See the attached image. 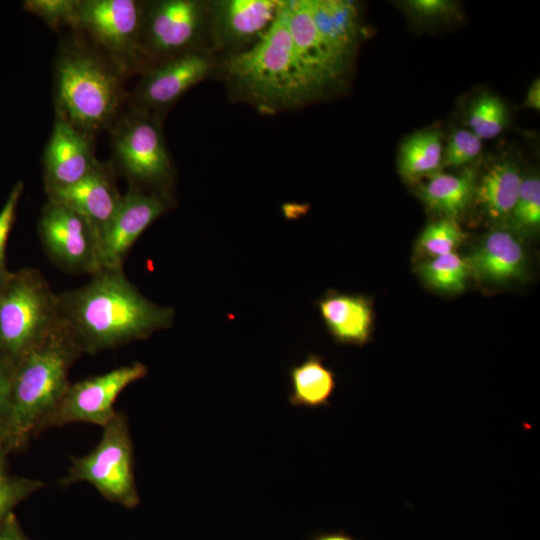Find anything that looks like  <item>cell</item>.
<instances>
[{
    "instance_id": "obj_20",
    "label": "cell",
    "mask_w": 540,
    "mask_h": 540,
    "mask_svg": "<svg viewBox=\"0 0 540 540\" xmlns=\"http://www.w3.org/2000/svg\"><path fill=\"white\" fill-rule=\"evenodd\" d=\"M469 269L481 280L502 283L522 275L525 254L519 240L504 230L489 233L467 259Z\"/></svg>"
},
{
    "instance_id": "obj_10",
    "label": "cell",
    "mask_w": 540,
    "mask_h": 540,
    "mask_svg": "<svg viewBox=\"0 0 540 540\" xmlns=\"http://www.w3.org/2000/svg\"><path fill=\"white\" fill-rule=\"evenodd\" d=\"M37 231L46 255L60 269L90 276L102 270L99 232L74 209L47 198Z\"/></svg>"
},
{
    "instance_id": "obj_24",
    "label": "cell",
    "mask_w": 540,
    "mask_h": 540,
    "mask_svg": "<svg viewBox=\"0 0 540 540\" xmlns=\"http://www.w3.org/2000/svg\"><path fill=\"white\" fill-rule=\"evenodd\" d=\"M442 137L438 130L414 133L401 145L398 172L408 183H415L439 172L442 165Z\"/></svg>"
},
{
    "instance_id": "obj_35",
    "label": "cell",
    "mask_w": 540,
    "mask_h": 540,
    "mask_svg": "<svg viewBox=\"0 0 540 540\" xmlns=\"http://www.w3.org/2000/svg\"><path fill=\"white\" fill-rule=\"evenodd\" d=\"M0 540H30L13 512L0 523Z\"/></svg>"
},
{
    "instance_id": "obj_7",
    "label": "cell",
    "mask_w": 540,
    "mask_h": 540,
    "mask_svg": "<svg viewBox=\"0 0 540 540\" xmlns=\"http://www.w3.org/2000/svg\"><path fill=\"white\" fill-rule=\"evenodd\" d=\"M102 429L100 441L89 453L71 457L68 474L59 485L87 482L111 503L134 509L141 500L135 481L134 446L127 416L117 411Z\"/></svg>"
},
{
    "instance_id": "obj_32",
    "label": "cell",
    "mask_w": 540,
    "mask_h": 540,
    "mask_svg": "<svg viewBox=\"0 0 540 540\" xmlns=\"http://www.w3.org/2000/svg\"><path fill=\"white\" fill-rule=\"evenodd\" d=\"M24 190L23 181H17L0 210V284L8 277L10 270L6 263V248L15 223L17 208Z\"/></svg>"
},
{
    "instance_id": "obj_4",
    "label": "cell",
    "mask_w": 540,
    "mask_h": 540,
    "mask_svg": "<svg viewBox=\"0 0 540 540\" xmlns=\"http://www.w3.org/2000/svg\"><path fill=\"white\" fill-rule=\"evenodd\" d=\"M53 75L56 115L92 135L110 129L130 97L112 62L78 41L61 46Z\"/></svg>"
},
{
    "instance_id": "obj_8",
    "label": "cell",
    "mask_w": 540,
    "mask_h": 540,
    "mask_svg": "<svg viewBox=\"0 0 540 540\" xmlns=\"http://www.w3.org/2000/svg\"><path fill=\"white\" fill-rule=\"evenodd\" d=\"M143 12L144 1L139 0L80 1V31L124 77L150 67L141 41Z\"/></svg>"
},
{
    "instance_id": "obj_30",
    "label": "cell",
    "mask_w": 540,
    "mask_h": 540,
    "mask_svg": "<svg viewBox=\"0 0 540 540\" xmlns=\"http://www.w3.org/2000/svg\"><path fill=\"white\" fill-rule=\"evenodd\" d=\"M524 228H536L540 223V179L537 175L523 178L517 201L511 214Z\"/></svg>"
},
{
    "instance_id": "obj_18",
    "label": "cell",
    "mask_w": 540,
    "mask_h": 540,
    "mask_svg": "<svg viewBox=\"0 0 540 540\" xmlns=\"http://www.w3.org/2000/svg\"><path fill=\"white\" fill-rule=\"evenodd\" d=\"M316 29L329 50L351 72L363 37L359 6L350 0H308Z\"/></svg>"
},
{
    "instance_id": "obj_6",
    "label": "cell",
    "mask_w": 540,
    "mask_h": 540,
    "mask_svg": "<svg viewBox=\"0 0 540 540\" xmlns=\"http://www.w3.org/2000/svg\"><path fill=\"white\" fill-rule=\"evenodd\" d=\"M163 117L130 107L110 127L116 175L129 188L174 198L176 168L163 131Z\"/></svg>"
},
{
    "instance_id": "obj_25",
    "label": "cell",
    "mask_w": 540,
    "mask_h": 540,
    "mask_svg": "<svg viewBox=\"0 0 540 540\" xmlns=\"http://www.w3.org/2000/svg\"><path fill=\"white\" fill-rule=\"evenodd\" d=\"M469 271L467 259L456 252L431 258L419 267V272L427 284L448 293L464 290Z\"/></svg>"
},
{
    "instance_id": "obj_29",
    "label": "cell",
    "mask_w": 540,
    "mask_h": 540,
    "mask_svg": "<svg viewBox=\"0 0 540 540\" xmlns=\"http://www.w3.org/2000/svg\"><path fill=\"white\" fill-rule=\"evenodd\" d=\"M6 458L7 456L0 458V523L16 506L45 485L38 479L9 474Z\"/></svg>"
},
{
    "instance_id": "obj_1",
    "label": "cell",
    "mask_w": 540,
    "mask_h": 540,
    "mask_svg": "<svg viewBox=\"0 0 540 540\" xmlns=\"http://www.w3.org/2000/svg\"><path fill=\"white\" fill-rule=\"evenodd\" d=\"M61 319L83 354L96 355L170 328L175 311L147 299L124 269L104 268L85 285L58 293Z\"/></svg>"
},
{
    "instance_id": "obj_36",
    "label": "cell",
    "mask_w": 540,
    "mask_h": 540,
    "mask_svg": "<svg viewBox=\"0 0 540 540\" xmlns=\"http://www.w3.org/2000/svg\"><path fill=\"white\" fill-rule=\"evenodd\" d=\"M524 107L526 108H532L535 110L540 109V81L539 78H537L528 88L525 101H524Z\"/></svg>"
},
{
    "instance_id": "obj_11",
    "label": "cell",
    "mask_w": 540,
    "mask_h": 540,
    "mask_svg": "<svg viewBox=\"0 0 540 540\" xmlns=\"http://www.w3.org/2000/svg\"><path fill=\"white\" fill-rule=\"evenodd\" d=\"M218 64V57L210 50L190 51L157 62L141 73L129 97L130 107L164 118L189 90L215 76Z\"/></svg>"
},
{
    "instance_id": "obj_3",
    "label": "cell",
    "mask_w": 540,
    "mask_h": 540,
    "mask_svg": "<svg viewBox=\"0 0 540 540\" xmlns=\"http://www.w3.org/2000/svg\"><path fill=\"white\" fill-rule=\"evenodd\" d=\"M63 321L15 366L11 374L10 416L2 451H22L42 431L65 394L69 372L82 355Z\"/></svg>"
},
{
    "instance_id": "obj_13",
    "label": "cell",
    "mask_w": 540,
    "mask_h": 540,
    "mask_svg": "<svg viewBox=\"0 0 540 540\" xmlns=\"http://www.w3.org/2000/svg\"><path fill=\"white\" fill-rule=\"evenodd\" d=\"M284 0H209L211 51L218 57L255 46L277 20Z\"/></svg>"
},
{
    "instance_id": "obj_5",
    "label": "cell",
    "mask_w": 540,
    "mask_h": 540,
    "mask_svg": "<svg viewBox=\"0 0 540 540\" xmlns=\"http://www.w3.org/2000/svg\"><path fill=\"white\" fill-rule=\"evenodd\" d=\"M58 293L34 268L11 271L0 284V359L12 371L60 323Z\"/></svg>"
},
{
    "instance_id": "obj_23",
    "label": "cell",
    "mask_w": 540,
    "mask_h": 540,
    "mask_svg": "<svg viewBox=\"0 0 540 540\" xmlns=\"http://www.w3.org/2000/svg\"><path fill=\"white\" fill-rule=\"evenodd\" d=\"M475 189V172L472 169L457 175L439 171L428 177L420 188V195L431 210L454 219L467 207Z\"/></svg>"
},
{
    "instance_id": "obj_28",
    "label": "cell",
    "mask_w": 540,
    "mask_h": 540,
    "mask_svg": "<svg viewBox=\"0 0 540 540\" xmlns=\"http://www.w3.org/2000/svg\"><path fill=\"white\" fill-rule=\"evenodd\" d=\"M80 1L81 0H26L23 8L42 19L51 29L59 30L69 26L76 32L80 31Z\"/></svg>"
},
{
    "instance_id": "obj_33",
    "label": "cell",
    "mask_w": 540,
    "mask_h": 540,
    "mask_svg": "<svg viewBox=\"0 0 540 540\" xmlns=\"http://www.w3.org/2000/svg\"><path fill=\"white\" fill-rule=\"evenodd\" d=\"M409 10L422 20H435L455 13L454 2L447 0H410L406 2Z\"/></svg>"
},
{
    "instance_id": "obj_22",
    "label": "cell",
    "mask_w": 540,
    "mask_h": 540,
    "mask_svg": "<svg viewBox=\"0 0 540 540\" xmlns=\"http://www.w3.org/2000/svg\"><path fill=\"white\" fill-rule=\"evenodd\" d=\"M522 180L514 162H497L487 170L476 186L477 202L490 218L505 219L513 212Z\"/></svg>"
},
{
    "instance_id": "obj_16",
    "label": "cell",
    "mask_w": 540,
    "mask_h": 540,
    "mask_svg": "<svg viewBox=\"0 0 540 540\" xmlns=\"http://www.w3.org/2000/svg\"><path fill=\"white\" fill-rule=\"evenodd\" d=\"M98 162L93 135L56 115L42 157L44 189L70 186L84 178Z\"/></svg>"
},
{
    "instance_id": "obj_2",
    "label": "cell",
    "mask_w": 540,
    "mask_h": 540,
    "mask_svg": "<svg viewBox=\"0 0 540 540\" xmlns=\"http://www.w3.org/2000/svg\"><path fill=\"white\" fill-rule=\"evenodd\" d=\"M284 4L255 46L218 58L215 76L225 84L229 99L246 103L262 115L295 111L315 102L294 55Z\"/></svg>"
},
{
    "instance_id": "obj_15",
    "label": "cell",
    "mask_w": 540,
    "mask_h": 540,
    "mask_svg": "<svg viewBox=\"0 0 540 540\" xmlns=\"http://www.w3.org/2000/svg\"><path fill=\"white\" fill-rule=\"evenodd\" d=\"M175 199L129 188L100 236L102 269H120L130 249L143 232L170 211Z\"/></svg>"
},
{
    "instance_id": "obj_12",
    "label": "cell",
    "mask_w": 540,
    "mask_h": 540,
    "mask_svg": "<svg viewBox=\"0 0 540 540\" xmlns=\"http://www.w3.org/2000/svg\"><path fill=\"white\" fill-rule=\"evenodd\" d=\"M148 374V368L136 361L103 374L70 383L51 415L48 428L72 423L104 427L116 414L119 395L131 384Z\"/></svg>"
},
{
    "instance_id": "obj_34",
    "label": "cell",
    "mask_w": 540,
    "mask_h": 540,
    "mask_svg": "<svg viewBox=\"0 0 540 540\" xmlns=\"http://www.w3.org/2000/svg\"><path fill=\"white\" fill-rule=\"evenodd\" d=\"M11 371L0 359V450L6 436L10 416Z\"/></svg>"
},
{
    "instance_id": "obj_37",
    "label": "cell",
    "mask_w": 540,
    "mask_h": 540,
    "mask_svg": "<svg viewBox=\"0 0 540 540\" xmlns=\"http://www.w3.org/2000/svg\"><path fill=\"white\" fill-rule=\"evenodd\" d=\"M314 540H354L343 533H327L316 537Z\"/></svg>"
},
{
    "instance_id": "obj_14",
    "label": "cell",
    "mask_w": 540,
    "mask_h": 540,
    "mask_svg": "<svg viewBox=\"0 0 540 540\" xmlns=\"http://www.w3.org/2000/svg\"><path fill=\"white\" fill-rule=\"evenodd\" d=\"M284 10L296 61L315 101L340 90L350 71L321 39L308 0H285Z\"/></svg>"
},
{
    "instance_id": "obj_21",
    "label": "cell",
    "mask_w": 540,
    "mask_h": 540,
    "mask_svg": "<svg viewBox=\"0 0 540 540\" xmlns=\"http://www.w3.org/2000/svg\"><path fill=\"white\" fill-rule=\"evenodd\" d=\"M291 392L288 401L295 407L316 409L330 405L336 388V374L327 367L323 358L309 354L289 370Z\"/></svg>"
},
{
    "instance_id": "obj_27",
    "label": "cell",
    "mask_w": 540,
    "mask_h": 540,
    "mask_svg": "<svg viewBox=\"0 0 540 540\" xmlns=\"http://www.w3.org/2000/svg\"><path fill=\"white\" fill-rule=\"evenodd\" d=\"M465 234L453 218L445 217L425 227L417 241L418 250L431 258L456 252Z\"/></svg>"
},
{
    "instance_id": "obj_31",
    "label": "cell",
    "mask_w": 540,
    "mask_h": 540,
    "mask_svg": "<svg viewBox=\"0 0 540 540\" xmlns=\"http://www.w3.org/2000/svg\"><path fill=\"white\" fill-rule=\"evenodd\" d=\"M482 140L469 129H456L443 149L442 165L461 167L472 162L482 151Z\"/></svg>"
},
{
    "instance_id": "obj_38",
    "label": "cell",
    "mask_w": 540,
    "mask_h": 540,
    "mask_svg": "<svg viewBox=\"0 0 540 540\" xmlns=\"http://www.w3.org/2000/svg\"><path fill=\"white\" fill-rule=\"evenodd\" d=\"M3 456H7L3 451L0 450V458Z\"/></svg>"
},
{
    "instance_id": "obj_17",
    "label": "cell",
    "mask_w": 540,
    "mask_h": 540,
    "mask_svg": "<svg viewBox=\"0 0 540 540\" xmlns=\"http://www.w3.org/2000/svg\"><path fill=\"white\" fill-rule=\"evenodd\" d=\"M116 177L110 163L99 161L80 181L45 192L48 199L62 203L87 218L101 236L122 200Z\"/></svg>"
},
{
    "instance_id": "obj_26",
    "label": "cell",
    "mask_w": 540,
    "mask_h": 540,
    "mask_svg": "<svg viewBox=\"0 0 540 540\" xmlns=\"http://www.w3.org/2000/svg\"><path fill=\"white\" fill-rule=\"evenodd\" d=\"M508 113L500 98L492 94L479 96L472 104L468 125L481 140L498 136L506 127Z\"/></svg>"
},
{
    "instance_id": "obj_9",
    "label": "cell",
    "mask_w": 540,
    "mask_h": 540,
    "mask_svg": "<svg viewBox=\"0 0 540 540\" xmlns=\"http://www.w3.org/2000/svg\"><path fill=\"white\" fill-rule=\"evenodd\" d=\"M141 41L150 66L190 51H211L209 0L144 1Z\"/></svg>"
},
{
    "instance_id": "obj_19",
    "label": "cell",
    "mask_w": 540,
    "mask_h": 540,
    "mask_svg": "<svg viewBox=\"0 0 540 540\" xmlns=\"http://www.w3.org/2000/svg\"><path fill=\"white\" fill-rule=\"evenodd\" d=\"M316 304L336 343L363 346L370 340L373 309L367 297L329 290Z\"/></svg>"
}]
</instances>
